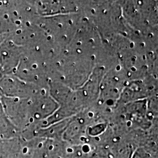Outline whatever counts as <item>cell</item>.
<instances>
[{"label":"cell","mask_w":158,"mask_h":158,"mask_svg":"<svg viewBox=\"0 0 158 158\" xmlns=\"http://www.w3.org/2000/svg\"><path fill=\"white\" fill-rule=\"evenodd\" d=\"M72 158H76V156H73V157H72Z\"/></svg>","instance_id":"1"}]
</instances>
